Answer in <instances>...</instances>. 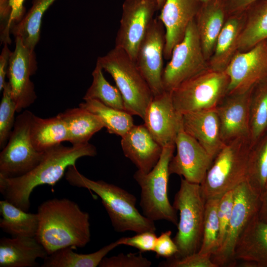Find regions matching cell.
I'll return each mask as SVG.
<instances>
[{
    "mask_svg": "<svg viewBox=\"0 0 267 267\" xmlns=\"http://www.w3.org/2000/svg\"><path fill=\"white\" fill-rule=\"evenodd\" d=\"M96 154L95 147L89 142L70 147L57 145L46 150L41 162L25 175L11 178L0 176V192L4 199L28 212L30 195L36 187L53 186L79 159Z\"/></svg>",
    "mask_w": 267,
    "mask_h": 267,
    "instance_id": "6da1fadb",
    "label": "cell"
},
{
    "mask_svg": "<svg viewBox=\"0 0 267 267\" xmlns=\"http://www.w3.org/2000/svg\"><path fill=\"white\" fill-rule=\"evenodd\" d=\"M36 238L48 255L67 247H85L90 240L89 215L68 198L49 199L38 208Z\"/></svg>",
    "mask_w": 267,
    "mask_h": 267,
    "instance_id": "7a4b0ae2",
    "label": "cell"
},
{
    "mask_svg": "<svg viewBox=\"0 0 267 267\" xmlns=\"http://www.w3.org/2000/svg\"><path fill=\"white\" fill-rule=\"evenodd\" d=\"M65 176L72 186L87 188L100 198L116 231L155 232L154 221L140 214L136 208V198L134 195L103 180L89 179L81 174L75 165L68 168Z\"/></svg>",
    "mask_w": 267,
    "mask_h": 267,
    "instance_id": "3957f363",
    "label": "cell"
},
{
    "mask_svg": "<svg viewBox=\"0 0 267 267\" xmlns=\"http://www.w3.org/2000/svg\"><path fill=\"white\" fill-rule=\"evenodd\" d=\"M252 143L249 136L225 143L200 183L205 200L219 199L247 180Z\"/></svg>",
    "mask_w": 267,
    "mask_h": 267,
    "instance_id": "277c9868",
    "label": "cell"
},
{
    "mask_svg": "<svg viewBox=\"0 0 267 267\" xmlns=\"http://www.w3.org/2000/svg\"><path fill=\"white\" fill-rule=\"evenodd\" d=\"M96 63L114 79L125 110L143 119L153 94L135 62L124 50L115 46L106 55L98 57Z\"/></svg>",
    "mask_w": 267,
    "mask_h": 267,
    "instance_id": "5b68a950",
    "label": "cell"
},
{
    "mask_svg": "<svg viewBox=\"0 0 267 267\" xmlns=\"http://www.w3.org/2000/svg\"><path fill=\"white\" fill-rule=\"evenodd\" d=\"M206 200L200 184L181 178L173 206L179 211L178 231L174 238L178 252L174 257L181 259L197 252L200 247Z\"/></svg>",
    "mask_w": 267,
    "mask_h": 267,
    "instance_id": "8992f818",
    "label": "cell"
},
{
    "mask_svg": "<svg viewBox=\"0 0 267 267\" xmlns=\"http://www.w3.org/2000/svg\"><path fill=\"white\" fill-rule=\"evenodd\" d=\"M175 148V144L163 147L160 159L154 167L147 173L137 170L133 177L140 188L139 205L143 215L154 222L166 220L177 225V210L170 203L168 196L170 175L169 165Z\"/></svg>",
    "mask_w": 267,
    "mask_h": 267,
    "instance_id": "52a82bcc",
    "label": "cell"
},
{
    "mask_svg": "<svg viewBox=\"0 0 267 267\" xmlns=\"http://www.w3.org/2000/svg\"><path fill=\"white\" fill-rule=\"evenodd\" d=\"M228 85L229 78L225 71L208 68L171 91L174 105L181 114L215 109L226 95Z\"/></svg>",
    "mask_w": 267,
    "mask_h": 267,
    "instance_id": "ba28073f",
    "label": "cell"
},
{
    "mask_svg": "<svg viewBox=\"0 0 267 267\" xmlns=\"http://www.w3.org/2000/svg\"><path fill=\"white\" fill-rule=\"evenodd\" d=\"M33 114L25 110L16 118L9 139L0 153V176L11 178L23 176L43 159L45 151L36 150L31 138Z\"/></svg>",
    "mask_w": 267,
    "mask_h": 267,
    "instance_id": "9c48e42d",
    "label": "cell"
},
{
    "mask_svg": "<svg viewBox=\"0 0 267 267\" xmlns=\"http://www.w3.org/2000/svg\"><path fill=\"white\" fill-rule=\"evenodd\" d=\"M208 68L194 19L189 24L183 38L173 48L164 68V89L172 91L185 81Z\"/></svg>",
    "mask_w": 267,
    "mask_h": 267,
    "instance_id": "30bf717a",
    "label": "cell"
},
{
    "mask_svg": "<svg viewBox=\"0 0 267 267\" xmlns=\"http://www.w3.org/2000/svg\"><path fill=\"white\" fill-rule=\"evenodd\" d=\"M261 196L247 180L234 189L232 215L224 240L212 255L213 262L219 267H234V252L240 235L249 222L259 215Z\"/></svg>",
    "mask_w": 267,
    "mask_h": 267,
    "instance_id": "8fae6325",
    "label": "cell"
},
{
    "mask_svg": "<svg viewBox=\"0 0 267 267\" xmlns=\"http://www.w3.org/2000/svg\"><path fill=\"white\" fill-rule=\"evenodd\" d=\"M159 10L156 0H125L115 46L135 61L138 48Z\"/></svg>",
    "mask_w": 267,
    "mask_h": 267,
    "instance_id": "7c38bea8",
    "label": "cell"
},
{
    "mask_svg": "<svg viewBox=\"0 0 267 267\" xmlns=\"http://www.w3.org/2000/svg\"><path fill=\"white\" fill-rule=\"evenodd\" d=\"M37 69L35 50L25 45L20 39L15 38V47L10 56L7 77L17 112L31 106L37 98L30 77Z\"/></svg>",
    "mask_w": 267,
    "mask_h": 267,
    "instance_id": "4fadbf2b",
    "label": "cell"
},
{
    "mask_svg": "<svg viewBox=\"0 0 267 267\" xmlns=\"http://www.w3.org/2000/svg\"><path fill=\"white\" fill-rule=\"evenodd\" d=\"M165 45V30L157 17L140 44L135 60L153 96L165 90L162 83Z\"/></svg>",
    "mask_w": 267,
    "mask_h": 267,
    "instance_id": "5bb4252c",
    "label": "cell"
},
{
    "mask_svg": "<svg viewBox=\"0 0 267 267\" xmlns=\"http://www.w3.org/2000/svg\"><path fill=\"white\" fill-rule=\"evenodd\" d=\"M225 71L229 78L226 94L247 91L267 77V40L237 52Z\"/></svg>",
    "mask_w": 267,
    "mask_h": 267,
    "instance_id": "9a60e30c",
    "label": "cell"
},
{
    "mask_svg": "<svg viewBox=\"0 0 267 267\" xmlns=\"http://www.w3.org/2000/svg\"><path fill=\"white\" fill-rule=\"evenodd\" d=\"M177 153L169 165L170 175L176 174L189 182L200 184L213 158L181 126L175 139Z\"/></svg>",
    "mask_w": 267,
    "mask_h": 267,
    "instance_id": "2e32d148",
    "label": "cell"
},
{
    "mask_svg": "<svg viewBox=\"0 0 267 267\" xmlns=\"http://www.w3.org/2000/svg\"><path fill=\"white\" fill-rule=\"evenodd\" d=\"M143 120L144 125L161 146L175 144L176 136L182 126V114L174 105L171 91L164 90L153 96Z\"/></svg>",
    "mask_w": 267,
    "mask_h": 267,
    "instance_id": "e0dca14e",
    "label": "cell"
},
{
    "mask_svg": "<svg viewBox=\"0 0 267 267\" xmlns=\"http://www.w3.org/2000/svg\"><path fill=\"white\" fill-rule=\"evenodd\" d=\"M201 5L198 0H166L158 16L165 30V59H170L173 48L183 38Z\"/></svg>",
    "mask_w": 267,
    "mask_h": 267,
    "instance_id": "ac0fdd59",
    "label": "cell"
},
{
    "mask_svg": "<svg viewBox=\"0 0 267 267\" xmlns=\"http://www.w3.org/2000/svg\"><path fill=\"white\" fill-rule=\"evenodd\" d=\"M251 89L226 94L215 109L219 119L222 138L224 143L239 137L249 136Z\"/></svg>",
    "mask_w": 267,
    "mask_h": 267,
    "instance_id": "d6986e66",
    "label": "cell"
},
{
    "mask_svg": "<svg viewBox=\"0 0 267 267\" xmlns=\"http://www.w3.org/2000/svg\"><path fill=\"white\" fill-rule=\"evenodd\" d=\"M121 144L124 155L144 173L157 164L163 150L144 124L134 125L122 137Z\"/></svg>",
    "mask_w": 267,
    "mask_h": 267,
    "instance_id": "ffe728a7",
    "label": "cell"
},
{
    "mask_svg": "<svg viewBox=\"0 0 267 267\" xmlns=\"http://www.w3.org/2000/svg\"><path fill=\"white\" fill-rule=\"evenodd\" d=\"M234 266L237 262L247 267H267V222L255 217L245 228L236 244Z\"/></svg>",
    "mask_w": 267,
    "mask_h": 267,
    "instance_id": "44dd1931",
    "label": "cell"
},
{
    "mask_svg": "<svg viewBox=\"0 0 267 267\" xmlns=\"http://www.w3.org/2000/svg\"><path fill=\"white\" fill-rule=\"evenodd\" d=\"M183 130L196 139L214 159L223 147L218 116L215 109L182 114Z\"/></svg>",
    "mask_w": 267,
    "mask_h": 267,
    "instance_id": "7402d4cb",
    "label": "cell"
},
{
    "mask_svg": "<svg viewBox=\"0 0 267 267\" xmlns=\"http://www.w3.org/2000/svg\"><path fill=\"white\" fill-rule=\"evenodd\" d=\"M228 15L227 0H209L201 3L195 21L208 62L213 54L217 38Z\"/></svg>",
    "mask_w": 267,
    "mask_h": 267,
    "instance_id": "603a6c76",
    "label": "cell"
},
{
    "mask_svg": "<svg viewBox=\"0 0 267 267\" xmlns=\"http://www.w3.org/2000/svg\"><path fill=\"white\" fill-rule=\"evenodd\" d=\"M36 237H3L0 239V267H35L38 258L48 256Z\"/></svg>",
    "mask_w": 267,
    "mask_h": 267,
    "instance_id": "cb8c5ba5",
    "label": "cell"
},
{
    "mask_svg": "<svg viewBox=\"0 0 267 267\" xmlns=\"http://www.w3.org/2000/svg\"><path fill=\"white\" fill-rule=\"evenodd\" d=\"M245 21L244 12L229 14L216 41L214 52L208 61L209 68L225 71L238 52V42Z\"/></svg>",
    "mask_w": 267,
    "mask_h": 267,
    "instance_id": "d4e9b609",
    "label": "cell"
},
{
    "mask_svg": "<svg viewBox=\"0 0 267 267\" xmlns=\"http://www.w3.org/2000/svg\"><path fill=\"white\" fill-rule=\"evenodd\" d=\"M245 21L238 52H244L267 40V0H256L243 11Z\"/></svg>",
    "mask_w": 267,
    "mask_h": 267,
    "instance_id": "484cf974",
    "label": "cell"
},
{
    "mask_svg": "<svg viewBox=\"0 0 267 267\" xmlns=\"http://www.w3.org/2000/svg\"><path fill=\"white\" fill-rule=\"evenodd\" d=\"M58 114L66 124L68 141L72 145L89 143L91 137L104 127L98 116L80 106L67 109Z\"/></svg>",
    "mask_w": 267,
    "mask_h": 267,
    "instance_id": "4316f807",
    "label": "cell"
},
{
    "mask_svg": "<svg viewBox=\"0 0 267 267\" xmlns=\"http://www.w3.org/2000/svg\"><path fill=\"white\" fill-rule=\"evenodd\" d=\"M30 135L33 146L40 152H44L62 142L68 141L66 124L59 114L53 117L42 118L34 114Z\"/></svg>",
    "mask_w": 267,
    "mask_h": 267,
    "instance_id": "83f0119b",
    "label": "cell"
},
{
    "mask_svg": "<svg viewBox=\"0 0 267 267\" xmlns=\"http://www.w3.org/2000/svg\"><path fill=\"white\" fill-rule=\"evenodd\" d=\"M0 227L12 237H36L39 219L38 213L25 211L7 200L0 201Z\"/></svg>",
    "mask_w": 267,
    "mask_h": 267,
    "instance_id": "f1b7e54d",
    "label": "cell"
},
{
    "mask_svg": "<svg viewBox=\"0 0 267 267\" xmlns=\"http://www.w3.org/2000/svg\"><path fill=\"white\" fill-rule=\"evenodd\" d=\"M118 240L89 254H79L72 247L59 249L44 259L42 267H96L109 252L120 246Z\"/></svg>",
    "mask_w": 267,
    "mask_h": 267,
    "instance_id": "f546056e",
    "label": "cell"
},
{
    "mask_svg": "<svg viewBox=\"0 0 267 267\" xmlns=\"http://www.w3.org/2000/svg\"><path fill=\"white\" fill-rule=\"evenodd\" d=\"M56 0H32V6L22 19L11 29L15 38L20 39L25 45L35 49L40 39L44 14Z\"/></svg>",
    "mask_w": 267,
    "mask_h": 267,
    "instance_id": "4dcf8cb0",
    "label": "cell"
},
{
    "mask_svg": "<svg viewBox=\"0 0 267 267\" xmlns=\"http://www.w3.org/2000/svg\"><path fill=\"white\" fill-rule=\"evenodd\" d=\"M267 132V77L254 85L249 99V137L253 145Z\"/></svg>",
    "mask_w": 267,
    "mask_h": 267,
    "instance_id": "1f68e13d",
    "label": "cell"
},
{
    "mask_svg": "<svg viewBox=\"0 0 267 267\" xmlns=\"http://www.w3.org/2000/svg\"><path fill=\"white\" fill-rule=\"evenodd\" d=\"M79 106L98 116L108 132L123 136L134 125L132 115L105 105L96 99H86Z\"/></svg>",
    "mask_w": 267,
    "mask_h": 267,
    "instance_id": "d6a6232c",
    "label": "cell"
},
{
    "mask_svg": "<svg viewBox=\"0 0 267 267\" xmlns=\"http://www.w3.org/2000/svg\"><path fill=\"white\" fill-rule=\"evenodd\" d=\"M247 181L261 196L267 182V132L252 145Z\"/></svg>",
    "mask_w": 267,
    "mask_h": 267,
    "instance_id": "836d02e7",
    "label": "cell"
},
{
    "mask_svg": "<svg viewBox=\"0 0 267 267\" xmlns=\"http://www.w3.org/2000/svg\"><path fill=\"white\" fill-rule=\"evenodd\" d=\"M102 67L96 63L92 73V82L84 100L96 99L109 107L125 110L122 95L116 87L111 85L104 77Z\"/></svg>",
    "mask_w": 267,
    "mask_h": 267,
    "instance_id": "e575fe53",
    "label": "cell"
},
{
    "mask_svg": "<svg viewBox=\"0 0 267 267\" xmlns=\"http://www.w3.org/2000/svg\"><path fill=\"white\" fill-rule=\"evenodd\" d=\"M219 199L206 200L202 238L198 251L211 256L219 246L220 226L217 214Z\"/></svg>",
    "mask_w": 267,
    "mask_h": 267,
    "instance_id": "d590c367",
    "label": "cell"
},
{
    "mask_svg": "<svg viewBox=\"0 0 267 267\" xmlns=\"http://www.w3.org/2000/svg\"><path fill=\"white\" fill-rule=\"evenodd\" d=\"M16 107L11 95V88L6 82L2 89V96L0 103V148L6 144L13 130L16 118Z\"/></svg>",
    "mask_w": 267,
    "mask_h": 267,
    "instance_id": "8d00e7d4",
    "label": "cell"
},
{
    "mask_svg": "<svg viewBox=\"0 0 267 267\" xmlns=\"http://www.w3.org/2000/svg\"><path fill=\"white\" fill-rule=\"evenodd\" d=\"M151 262L143 257L141 252L138 253H120L116 256L104 257L99 267H149Z\"/></svg>",
    "mask_w": 267,
    "mask_h": 267,
    "instance_id": "74e56055",
    "label": "cell"
},
{
    "mask_svg": "<svg viewBox=\"0 0 267 267\" xmlns=\"http://www.w3.org/2000/svg\"><path fill=\"white\" fill-rule=\"evenodd\" d=\"M233 203L234 189L227 192L219 199L217 212L220 226L219 248L222 244L226 235Z\"/></svg>",
    "mask_w": 267,
    "mask_h": 267,
    "instance_id": "f35d334b",
    "label": "cell"
},
{
    "mask_svg": "<svg viewBox=\"0 0 267 267\" xmlns=\"http://www.w3.org/2000/svg\"><path fill=\"white\" fill-rule=\"evenodd\" d=\"M159 267H218L211 256L198 252L181 259L171 258L160 262Z\"/></svg>",
    "mask_w": 267,
    "mask_h": 267,
    "instance_id": "ab89813d",
    "label": "cell"
},
{
    "mask_svg": "<svg viewBox=\"0 0 267 267\" xmlns=\"http://www.w3.org/2000/svg\"><path fill=\"white\" fill-rule=\"evenodd\" d=\"M157 237L155 232L147 231L137 233L131 237H123L118 240L120 245L134 247L141 253L153 251Z\"/></svg>",
    "mask_w": 267,
    "mask_h": 267,
    "instance_id": "60d3db41",
    "label": "cell"
},
{
    "mask_svg": "<svg viewBox=\"0 0 267 267\" xmlns=\"http://www.w3.org/2000/svg\"><path fill=\"white\" fill-rule=\"evenodd\" d=\"M172 231L167 230L162 232L157 237L153 251L158 257L166 259L174 257L178 252V247L171 238Z\"/></svg>",
    "mask_w": 267,
    "mask_h": 267,
    "instance_id": "b9f144b4",
    "label": "cell"
},
{
    "mask_svg": "<svg viewBox=\"0 0 267 267\" xmlns=\"http://www.w3.org/2000/svg\"><path fill=\"white\" fill-rule=\"evenodd\" d=\"M11 10L10 25L12 28L23 18L26 12L23 3L25 0H3Z\"/></svg>",
    "mask_w": 267,
    "mask_h": 267,
    "instance_id": "7bdbcfd3",
    "label": "cell"
},
{
    "mask_svg": "<svg viewBox=\"0 0 267 267\" xmlns=\"http://www.w3.org/2000/svg\"><path fill=\"white\" fill-rule=\"evenodd\" d=\"M7 44H4L0 55V90H2L6 83L5 77L7 76L8 69L9 59L12 51L7 45Z\"/></svg>",
    "mask_w": 267,
    "mask_h": 267,
    "instance_id": "ee69618b",
    "label": "cell"
},
{
    "mask_svg": "<svg viewBox=\"0 0 267 267\" xmlns=\"http://www.w3.org/2000/svg\"><path fill=\"white\" fill-rule=\"evenodd\" d=\"M256 0H227L228 14L243 12L252 2Z\"/></svg>",
    "mask_w": 267,
    "mask_h": 267,
    "instance_id": "f6af8a7d",
    "label": "cell"
},
{
    "mask_svg": "<svg viewBox=\"0 0 267 267\" xmlns=\"http://www.w3.org/2000/svg\"><path fill=\"white\" fill-rule=\"evenodd\" d=\"M259 218L262 221L267 222V182L261 196V206Z\"/></svg>",
    "mask_w": 267,
    "mask_h": 267,
    "instance_id": "bcb514c9",
    "label": "cell"
},
{
    "mask_svg": "<svg viewBox=\"0 0 267 267\" xmlns=\"http://www.w3.org/2000/svg\"><path fill=\"white\" fill-rule=\"evenodd\" d=\"M156 0L158 4V9L159 10H160L162 7H163V5L164 4L166 0Z\"/></svg>",
    "mask_w": 267,
    "mask_h": 267,
    "instance_id": "7dc6e473",
    "label": "cell"
},
{
    "mask_svg": "<svg viewBox=\"0 0 267 267\" xmlns=\"http://www.w3.org/2000/svg\"><path fill=\"white\" fill-rule=\"evenodd\" d=\"M201 3H204L209 0H198Z\"/></svg>",
    "mask_w": 267,
    "mask_h": 267,
    "instance_id": "c3c4849f",
    "label": "cell"
}]
</instances>
